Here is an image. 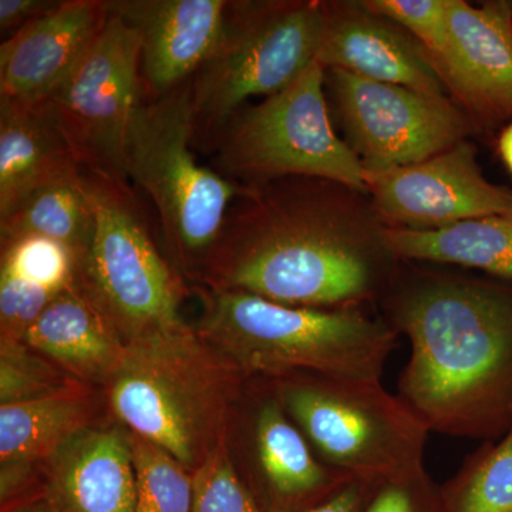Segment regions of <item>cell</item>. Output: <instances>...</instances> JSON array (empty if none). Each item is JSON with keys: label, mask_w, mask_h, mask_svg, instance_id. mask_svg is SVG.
Here are the masks:
<instances>
[{"label": "cell", "mask_w": 512, "mask_h": 512, "mask_svg": "<svg viewBox=\"0 0 512 512\" xmlns=\"http://www.w3.org/2000/svg\"><path fill=\"white\" fill-rule=\"evenodd\" d=\"M362 192L309 177L241 187L200 279L282 305L362 309L382 302L400 259Z\"/></svg>", "instance_id": "obj_1"}, {"label": "cell", "mask_w": 512, "mask_h": 512, "mask_svg": "<svg viewBox=\"0 0 512 512\" xmlns=\"http://www.w3.org/2000/svg\"><path fill=\"white\" fill-rule=\"evenodd\" d=\"M384 320L409 339L397 396L430 433L495 441L512 427V285L400 268Z\"/></svg>", "instance_id": "obj_2"}, {"label": "cell", "mask_w": 512, "mask_h": 512, "mask_svg": "<svg viewBox=\"0 0 512 512\" xmlns=\"http://www.w3.org/2000/svg\"><path fill=\"white\" fill-rule=\"evenodd\" d=\"M245 380L183 322L128 340L107 396L128 431L194 473L227 440Z\"/></svg>", "instance_id": "obj_3"}, {"label": "cell", "mask_w": 512, "mask_h": 512, "mask_svg": "<svg viewBox=\"0 0 512 512\" xmlns=\"http://www.w3.org/2000/svg\"><path fill=\"white\" fill-rule=\"evenodd\" d=\"M204 305L198 335L245 379L382 380L399 346V333L362 309L301 308L235 291H208Z\"/></svg>", "instance_id": "obj_4"}, {"label": "cell", "mask_w": 512, "mask_h": 512, "mask_svg": "<svg viewBox=\"0 0 512 512\" xmlns=\"http://www.w3.org/2000/svg\"><path fill=\"white\" fill-rule=\"evenodd\" d=\"M192 141L190 80L140 104L128 128L124 170L156 205L175 264L200 279L241 185L200 165Z\"/></svg>", "instance_id": "obj_5"}, {"label": "cell", "mask_w": 512, "mask_h": 512, "mask_svg": "<svg viewBox=\"0 0 512 512\" xmlns=\"http://www.w3.org/2000/svg\"><path fill=\"white\" fill-rule=\"evenodd\" d=\"M325 2H228L224 28L191 79L192 146L214 147L254 96L281 92L318 57Z\"/></svg>", "instance_id": "obj_6"}, {"label": "cell", "mask_w": 512, "mask_h": 512, "mask_svg": "<svg viewBox=\"0 0 512 512\" xmlns=\"http://www.w3.org/2000/svg\"><path fill=\"white\" fill-rule=\"evenodd\" d=\"M269 380L316 456L333 470L382 483L423 464L430 431L382 380L316 373Z\"/></svg>", "instance_id": "obj_7"}, {"label": "cell", "mask_w": 512, "mask_h": 512, "mask_svg": "<svg viewBox=\"0 0 512 512\" xmlns=\"http://www.w3.org/2000/svg\"><path fill=\"white\" fill-rule=\"evenodd\" d=\"M83 184L94 227L77 258L76 285L124 342L183 323V281L157 248L128 184L86 170Z\"/></svg>", "instance_id": "obj_8"}, {"label": "cell", "mask_w": 512, "mask_h": 512, "mask_svg": "<svg viewBox=\"0 0 512 512\" xmlns=\"http://www.w3.org/2000/svg\"><path fill=\"white\" fill-rule=\"evenodd\" d=\"M325 80V67L312 63L281 92L239 110L212 147L214 170L241 187L309 177L367 195L365 167L330 123Z\"/></svg>", "instance_id": "obj_9"}, {"label": "cell", "mask_w": 512, "mask_h": 512, "mask_svg": "<svg viewBox=\"0 0 512 512\" xmlns=\"http://www.w3.org/2000/svg\"><path fill=\"white\" fill-rule=\"evenodd\" d=\"M144 100L140 39L109 13L96 42L42 103L69 138L83 170L128 184L127 133Z\"/></svg>", "instance_id": "obj_10"}, {"label": "cell", "mask_w": 512, "mask_h": 512, "mask_svg": "<svg viewBox=\"0 0 512 512\" xmlns=\"http://www.w3.org/2000/svg\"><path fill=\"white\" fill-rule=\"evenodd\" d=\"M346 144L365 170L421 163L466 140L470 117L446 96L375 82L329 69L326 74Z\"/></svg>", "instance_id": "obj_11"}, {"label": "cell", "mask_w": 512, "mask_h": 512, "mask_svg": "<svg viewBox=\"0 0 512 512\" xmlns=\"http://www.w3.org/2000/svg\"><path fill=\"white\" fill-rule=\"evenodd\" d=\"M365 184L384 227L436 231L474 218L512 217V191L484 177L467 140L421 163L365 170Z\"/></svg>", "instance_id": "obj_12"}, {"label": "cell", "mask_w": 512, "mask_h": 512, "mask_svg": "<svg viewBox=\"0 0 512 512\" xmlns=\"http://www.w3.org/2000/svg\"><path fill=\"white\" fill-rule=\"evenodd\" d=\"M470 120L512 121V6L451 0L447 49L429 59Z\"/></svg>", "instance_id": "obj_13"}, {"label": "cell", "mask_w": 512, "mask_h": 512, "mask_svg": "<svg viewBox=\"0 0 512 512\" xmlns=\"http://www.w3.org/2000/svg\"><path fill=\"white\" fill-rule=\"evenodd\" d=\"M252 399L249 467L252 493L264 512H299L352 477L326 466L286 413L269 379Z\"/></svg>", "instance_id": "obj_14"}, {"label": "cell", "mask_w": 512, "mask_h": 512, "mask_svg": "<svg viewBox=\"0 0 512 512\" xmlns=\"http://www.w3.org/2000/svg\"><path fill=\"white\" fill-rule=\"evenodd\" d=\"M227 0H107L136 30L144 97L157 100L190 82L220 39Z\"/></svg>", "instance_id": "obj_15"}, {"label": "cell", "mask_w": 512, "mask_h": 512, "mask_svg": "<svg viewBox=\"0 0 512 512\" xmlns=\"http://www.w3.org/2000/svg\"><path fill=\"white\" fill-rule=\"evenodd\" d=\"M109 19L107 0H60L0 46V97L42 103L86 55Z\"/></svg>", "instance_id": "obj_16"}, {"label": "cell", "mask_w": 512, "mask_h": 512, "mask_svg": "<svg viewBox=\"0 0 512 512\" xmlns=\"http://www.w3.org/2000/svg\"><path fill=\"white\" fill-rule=\"evenodd\" d=\"M325 29L316 62L375 82L443 96V80L423 46L362 2H325Z\"/></svg>", "instance_id": "obj_17"}, {"label": "cell", "mask_w": 512, "mask_h": 512, "mask_svg": "<svg viewBox=\"0 0 512 512\" xmlns=\"http://www.w3.org/2000/svg\"><path fill=\"white\" fill-rule=\"evenodd\" d=\"M46 504L53 512H137L128 431L90 427L50 458Z\"/></svg>", "instance_id": "obj_18"}, {"label": "cell", "mask_w": 512, "mask_h": 512, "mask_svg": "<svg viewBox=\"0 0 512 512\" xmlns=\"http://www.w3.org/2000/svg\"><path fill=\"white\" fill-rule=\"evenodd\" d=\"M94 403L74 382L47 396L0 406V495L5 503L33 468L46 464L77 434L92 427Z\"/></svg>", "instance_id": "obj_19"}, {"label": "cell", "mask_w": 512, "mask_h": 512, "mask_svg": "<svg viewBox=\"0 0 512 512\" xmlns=\"http://www.w3.org/2000/svg\"><path fill=\"white\" fill-rule=\"evenodd\" d=\"M82 171L69 138L45 103L0 97V217L30 192Z\"/></svg>", "instance_id": "obj_20"}, {"label": "cell", "mask_w": 512, "mask_h": 512, "mask_svg": "<svg viewBox=\"0 0 512 512\" xmlns=\"http://www.w3.org/2000/svg\"><path fill=\"white\" fill-rule=\"evenodd\" d=\"M25 343L77 382L106 386L126 349L120 333L76 284L50 302Z\"/></svg>", "instance_id": "obj_21"}, {"label": "cell", "mask_w": 512, "mask_h": 512, "mask_svg": "<svg viewBox=\"0 0 512 512\" xmlns=\"http://www.w3.org/2000/svg\"><path fill=\"white\" fill-rule=\"evenodd\" d=\"M384 242L400 261L480 269L512 281V217L491 215L436 231L384 227Z\"/></svg>", "instance_id": "obj_22"}, {"label": "cell", "mask_w": 512, "mask_h": 512, "mask_svg": "<svg viewBox=\"0 0 512 512\" xmlns=\"http://www.w3.org/2000/svg\"><path fill=\"white\" fill-rule=\"evenodd\" d=\"M94 217L82 174L30 192L0 217V239H52L79 258L92 239Z\"/></svg>", "instance_id": "obj_23"}, {"label": "cell", "mask_w": 512, "mask_h": 512, "mask_svg": "<svg viewBox=\"0 0 512 512\" xmlns=\"http://www.w3.org/2000/svg\"><path fill=\"white\" fill-rule=\"evenodd\" d=\"M440 495L446 512H512V427L470 454Z\"/></svg>", "instance_id": "obj_24"}, {"label": "cell", "mask_w": 512, "mask_h": 512, "mask_svg": "<svg viewBox=\"0 0 512 512\" xmlns=\"http://www.w3.org/2000/svg\"><path fill=\"white\" fill-rule=\"evenodd\" d=\"M137 512H192V473L163 447L128 431Z\"/></svg>", "instance_id": "obj_25"}, {"label": "cell", "mask_w": 512, "mask_h": 512, "mask_svg": "<svg viewBox=\"0 0 512 512\" xmlns=\"http://www.w3.org/2000/svg\"><path fill=\"white\" fill-rule=\"evenodd\" d=\"M59 295L76 284L77 258L69 248L40 237L2 244V269Z\"/></svg>", "instance_id": "obj_26"}, {"label": "cell", "mask_w": 512, "mask_h": 512, "mask_svg": "<svg viewBox=\"0 0 512 512\" xmlns=\"http://www.w3.org/2000/svg\"><path fill=\"white\" fill-rule=\"evenodd\" d=\"M74 382L25 342H0V404L37 399Z\"/></svg>", "instance_id": "obj_27"}, {"label": "cell", "mask_w": 512, "mask_h": 512, "mask_svg": "<svg viewBox=\"0 0 512 512\" xmlns=\"http://www.w3.org/2000/svg\"><path fill=\"white\" fill-rule=\"evenodd\" d=\"M192 478V512H264L232 463L227 441L205 458Z\"/></svg>", "instance_id": "obj_28"}, {"label": "cell", "mask_w": 512, "mask_h": 512, "mask_svg": "<svg viewBox=\"0 0 512 512\" xmlns=\"http://www.w3.org/2000/svg\"><path fill=\"white\" fill-rule=\"evenodd\" d=\"M362 5L406 29L429 59L447 49L451 0H363Z\"/></svg>", "instance_id": "obj_29"}, {"label": "cell", "mask_w": 512, "mask_h": 512, "mask_svg": "<svg viewBox=\"0 0 512 512\" xmlns=\"http://www.w3.org/2000/svg\"><path fill=\"white\" fill-rule=\"evenodd\" d=\"M56 293L0 271V342H25Z\"/></svg>", "instance_id": "obj_30"}, {"label": "cell", "mask_w": 512, "mask_h": 512, "mask_svg": "<svg viewBox=\"0 0 512 512\" xmlns=\"http://www.w3.org/2000/svg\"><path fill=\"white\" fill-rule=\"evenodd\" d=\"M367 512H446L440 485L423 464L377 485Z\"/></svg>", "instance_id": "obj_31"}, {"label": "cell", "mask_w": 512, "mask_h": 512, "mask_svg": "<svg viewBox=\"0 0 512 512\" xmlns=\"http://www.w3.org/2000/svg\"><path fill=\"white\" fill-rule=\"evenodd\" d=\"M379 484L350 478L333 493L299 512H367Z\"/></svg>", "instance_id": "obj_32"}, {"label": "cell", "mask_w": 512, "mask_h": 512, "mask_svg": "<svg viewBox=\"0 0 512 512\" xmlns=\"http://www.w3.org/2000/svg\"><path fill=\"white\" fill-rule=\"evenodd\" d=\"M56 5V0H0V32L13 36Z\"/></svg>", "instance_id": "obj_33"}, {"label": "cell", "mask_w": 512, "mask_h": 512, "mask_svg": "<svg viewBox=\"0 0 512 512\" xmlns=\"http://www.w3.org/2000/svg\"><path fill=\"white\" fill-rule=\"evenodd\" d=\"M498 150L508 170L512 174V121L507 124L498 140Z\"/></svg>", "instance_id": "obj_34"}, {"label": "cell", "mask_w": 512, "mask_h": 512, "mask_svg": "<svg viewBox=\"0 0 512 512\" xmlns=\"http://www.w3.org/2000/svg\"><path fill=\"white\" fill-rule=\"evenodd\" d=\"M15 512H53L52 508L49 507V505L42 504L37 505V507H29V508H23V510L15 511Z\"/></svg>", "instance_id": "obj_35"}]
</instances>
